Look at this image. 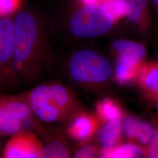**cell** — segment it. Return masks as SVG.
Listing matches in <instances>:
<instances>
[{
    "label": "cell",
    "mask_w": 158,
    "mask_h": 158,
    "mask_svg": "<svg viewBox=\"0 0 158 158\" xmlns=\"http://www.w3.org/2000/svg\"><path fill=\"white\" fill-rule=\"evenodd\" d=\"M29 103L35 115L41 121L52 123L64 118L73 107V97L58 83L38 85L31 91Z\"/></svg>",
    "instance_id": "cell-4"
},
{
    "label": "cell",
    "mask_w": 158,
    "mask_h": 158,
    "mask_svg": "<svg viewBox=\"0 0 158 158\" xmlns=\"http://www.w3.org/2000/svg\"><path fill=\"white\" fill-rule=\"evenodd\" d=\"M51 35L71 42L100 38L117 21L104 3L59 0L45 10Z\"/></svg>",
    "instance_id": "cell-1"
},
{
    "label": "cell",
    "mask_w": 158,
    "mask_h": 158,
    "mask_svg": "<svg viewBox=\"0 0 158 158\" xmlns=\"http://www.w3.org/2000/svg\"><path fill=\"white\" fill-rule=\"evenodd\" d=\"M68 147L62 142L53 141L42 147L38 158H66L69 157Z\"/></svg>",
    "instance_id": "cell-13"
},
{
    "label": "cell",
    "mask_w": 158,
    "mask_h": 158,
    "mask_svg": "<svg viewBox=\"0 0 158 158\" xmlns=\"http://www.w3.org/2000/svg\"><path fill=\"white\" fill-rule=\"evenodd\" d=\"M152 2L153 7L156 12L158 15V0H150Z\"/></svg>",
    "instance_id": "cell-22"
},
{
    "label": "cell",
    "mask_w": 158,
    "mask_h": 158,
    "mask_svg": "<svg viewBox=\"0 0 158 158\" xmlns=\"http://www.w3.org/2000/svg\"><path fill=\"white\" fill-rule=\"evenodd\" d=\"M142 155L141 148L132 143H126L115 148H108L106 151V158H141Z\"/></svg>",
    "instance_id": "cell-12"
},
{
    "label": "cell",
    "mask_w": 158,
    "mask_h": 158,
    "mask_svg": "<svg viewBox=\"0 0 158 158\" xmlns=\"http://www.w3.org/2000/svg\"><path fill=\"white\" fill-rule=\"evenodd\" d=\"M112 47L118 53L119 60L131 66H135L147 53L144 46L131 40H115Z\"/></svg>",
    "instance_id": "cell-8"
},
{
    "label": "cell",
    "mask_w": 158,
    "mask_h": 158,
    "mask_svg": "<svg viewBox=\"0 0 158 158\" xmlns=\"http://www.w3.org/2000/svg\"><path fill=\"white\" fill-rule=\"evenodd\" d=\"M97 111L102 118L107 121L119 119L121 111L118 107L110 100H104L97 106Z\"/></svg>",
    "instance_id": "cell-14"
},
{
    "label": "cell",
    "mask_w": 158,
    "mask_h": 158,
    "mask_svg": "<svg viewBox=\"0 0 158 158\" xmlns=\"http://www.w3.org/2000/svg\"><path fill=\"white\" fill-rule=\"evenodd\" d=\"M145 83L147 86L152 85L158 81V69H153L151 70L145 79Z\"/></svg>",
    "instance_id": "cell-21"
},
{
    "label": "cell",
    "mask_w": 158,
    "mask_h": 158,
    "mask_svg": "<svg viewBox=\"0 0 158 158\" xmlns=\"http://www.w3.org/2000/svg\"><path fill=\"white\" fill-rule=\"evenodd\" d=\"M40 147L34 136L23 134L12 138L6 146L4 156L7 158H38Z\"/></svg>",
    "instance_id": "cell-6"
},
{
    "label": "cell",
    "mask_w": 158,
    "mask_h": 158,
    "mask_svg": "<svg viewBox=\"0 0 158 158\" xmlns=\"http://www.w3.org/2000/svg\"><path fill=\"white\" fill-rule=\"evenodd\" d=\"M125 17L128 22L141 26L148 17V0H124Z\"/></svg>",
    "instance_id": "cell-9"
},
{
    "label": "cell",
    "mask_w": 158,
    "mask_h": 158,
    "mask_svg": "<svg viewBox=\"0 0 158 158\" xmlns=\"http://www.w3.org/2000/svg\"><path fill=\"white\" fill-rule=\"evenodd\" d=\"M140 121L134 117L129 116L124 121V130L126 135L130 138H135L136 130Z\"/></svg>",
    "instance_id": "cell-17"
},
{
    "label": "cell",
    "mask_w": 158,
    "mask_h": 158,
    "mask_svg": "<svg viewBox=\"0 0 158 158\" xmlns=\"http://www.w3.org/2000/svg\"><path fill=\"white\" fill-rule=\"evenodd\" d=\"M13 60L28 65L51 56V36L45 10L28 2H21L14 13Z\"/></svg>",
    "instance_id": "cell-2"
},
{
    "label": "cell",
    "mask_w": 158,
    "mask_h": 158,
    "mask_svg": "<svg viewBox=\"0 0 158 158\" xmlns=\"http://www.w3.org/2000/svg\"><path fill=\"white\" fill-rule=\"evenodd\" d=\"M21 3V0H1V15L14 14Z\"/></svg>",
    "instance_id": "cell-18"
},
{
    "label": "cell",
    "mask_w": 158,
    "mask_h": 158,
    "mask_svg": "<svg viewBox=\"0 0 158 158\" xmlns=\"http://www.w3.org/2000/svg\"><path fill=\"white\" fill-rule=\"evenodd\" d=\"M69 75L83 85L102 83L110 78L113 69L107 59L91 46L75 48L68 57Z\"/></svg>",
    "instance_id": "cell-3"
},
{
    "label": "cell",
    "mask_w": 158,
    "mask_h": 158,
    "mask_svg": "<svg viewBox=\"0 0 158 158\" xmlns=\"http://www.w3.org/2000/svg\"><path fill=\"white\" fill-rule=\"evenodd\" d=\"M14 14L0 17V62L4 66L13 60L14 42Z\"/></svg>",
    "instance_id": "cell-7"
},
{
    "label": "cell",
    "mask_w": 158,
    "mask_h": 158,
    "mask_svg": "<svg viewBox=\"0 0 158 158\" xmlns=\"http://www.w3.org/2000/svg\"><path fill=\"white\" fill-rule=\"evenodd\" d=\"M30 106L17 100L3 102L0 110V131L4 134H12L21 128L22 121L31 114Z\"/></svg>",
    "instance_id": "cell-5"
},
{
    "label": "cell",
    "mask_w": 158,
    "mask_h": 158,
    "mask_svg": "<svg viewBox=\"0 0 158 158\" xmlns=\"http://www.w3.org/2000/svg\"><path fill=\"white\" fill-rule=\"evenodd\" d=\"M96 152L95 147L91 145H85L77 151L74 158H94L96 156Z\"/></svg>",
    "instance_id": "cell-19"
},
{
    "label": "cell",
    "mask_w": 158,
    "mask_h": 158,
    "mask_svg": "<svg viewBox=\"0 0 158 158\" xmlns=\"http://www.w3.org/2000/svg\"><path fill=\"white\" fill-rule=\"evenodd\" d=\"M148 155L149 158H158V129L153 131L150 141Z\"/></svg>",
    "instance_id": "cell-20"
},
{
    "label": "cell",
    "mask_w": 158,
    "mask_h": 158,
    "mask_svg": "<svg viewBox=\"0 0 158 158\" xmlns=\"http://www.w3.org/2000/svg\"><path fill=\"white\" fill-rule=\"evenodd\" d=\"M96 123L93 118L87 115H82L75 119L69 128V134L80 141L89 138L96 129Z\"/></svg>",
    "instance_id": "cell-10"
},
{
    "label": "cell",
    "mask_w": 158,
    "mask_h": 158,
    "mask_svg": "<svg viewBox=\"0 0 158 158\" xmlns=\"http://www.w3.org/2000/svg\"><path fill=\"white\" fill-rule=\"evenodd\" d=\"M121 132L119 119L108 121L99 131L98 140L104 148H111L118 141Z\"/></svg>",
    "instance_id": "cell-11"
},
{
    "label": "cell",
    "mask_w": 158,
    "mask_h": 158,
    "mask_svg": "<svg viewBox=\"0 0 158 158\" xmlns=\"http://www.w3.org/2000/svg\"><path fill=\"white\" fill-rule=\"evenodd\" d=\"M153 130L152 125L147 122L139 121L136 130L135 138L143 145H146L151 141Z\"/></svg>",
    "instance_id": "cell-15"
},
{
    "label": "cell",
    "mask_w": 158,
    "mask_h": 158,
    "mask_svg": "<svg viewBox=\"0 0 158 158\" xmlns=\"http://www.w3.org/2000/svg\"><path fill=\"white\" fill-rule=\"evenodd\" d=\"M134 66H131L119 60L115 70V77L119 82H125L134 76V72L132 69Z\"/></svg>",
    "instance_id": "cell-16"
}]
</instances>
